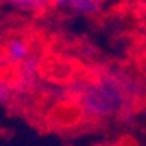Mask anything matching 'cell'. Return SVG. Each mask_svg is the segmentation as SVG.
<instances>
[{"label": "cell", "instance_id": "obj_2", "mask_svg": "<svg viewBox=\"0 0 146 146\" xmlns=\"http://www.w3.org/2000/svg\"><path fill=\"white\" fill-rule=\"evenodd\" d=\"M7 52H8V56L15 61L24 60L29 53V48H27V43L21 39H15L7 45Z\"/></svg>", "mask_w": 146, "mask_h": 146}, {"label": "cell", "instance_id": "obj_3", "mask_svg": "<svg viewBox=\"0 0 146 146\" xmlns=\"http://www.w3.org/2000/svg\"><path fill=\"white\" fill-rule=\"evenodd\" d=\"M15 2H18L21 7H39L40 3L47 2V0H15Z\"/></svg>", "mask_w": 146, "mask_h": 146}, {"label": "cell", "instance_id": "obj_1", "mask_svg": "<svg viewBox=\"0 0 146 146\" xmlns=\"http://www.w3.org/2000/svg\"><path fill=\"white\" fill-rule=\"evenodd\" d=\"M58 8L71 10L79 15L95 13L100 7V0H55Z\"/></svg>", "mask_w": 146, "mask_h": 146}]
</instances>
